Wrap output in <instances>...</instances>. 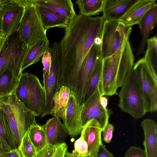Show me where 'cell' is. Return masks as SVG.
I'll return each instance as SVG.
<instances>
[{
    "label": "cell",
    "mask_w": 157,
    "mask_h": 157,
    "mask_svg": "<svg viewBox=\"0 0 157 157\" xmlns=\"http://www.w3.org/2000/svg\"><path fill=\"white\" fill-rule=\"evenodd\" d=\"M105 20L102 16L93 17L80 14L69 20L63 37L59 42L60 88L66 86L75 95L83 61L96 39L101 37Z\"/></svg>",
    "instance_id": "cell-1"
},
{
    "label": "cell",
    "mask_w": 157,
    "mask_h": 157,
    "mask_svg": "<svg viewBox=\"0 0 157 157\" xmlns=\"http://www.w3.org/2000/svg\"><path fill=\"white\" fill-rule=\"evenodd\" d=\"M129 36L125 40L121 49L102 59V73L98 87L101 96L117 94V89L122 85L133 67L134 57Z\"/></svg>",
    "instance_id": "cell-2"
},
{
    "label": "cell",
    "mask_w": 157,
    "mask_h": 157,
    "mask_svg": "<svg viewBox=\"0 0 157 157\" xmlns=\"http://www.w3.org/2000/svg\"><path fill=\"white\" fill-rule=\"evenodd\" d=\"M3 100L4 111L7 116L16 147L17 148L25 135L31 126L37 124L36 116L14 95Z\"/></svg>",
    "instance_id": "cell-3"
},
{
    "label": "cell",
    "mask_w": 157,
    "mask_h": 157,
    "mask_svg": "<svg viewBox=\"0 0 157 157\" xmlns=\"http://www.w3.org/2000/svg\"><path fill=\"white\" fill-rule=\"evenodd\" d=\"M14 95L36 116H41L44 108L46 97L44 89L35 75L22 73Z\"/></svg>",
    "instance_id": "cell-4"
},
{
    "label": "cell",
    "mask_w": 157,
    "mask_h": 157,
    "mask_svg": "<svg viewBox=\"0 0 157 157\" xmlns=\"http://www.w3.org/2000/svg\"><path fill=\"white\" fill-rule=\"evenodd\" d=\"M118 94V106L122 111L136 119L142 117L147 112L133 67L128 74Z\"/></svg>",
    "instance_id": "cell-5"
},
{
    "label": "cell",
    "mask_w": 157,
    "mask_h": 157,
    "mask_svg": "<svg viewBox=\"0 0 157 157\" xmlns=\"http://www.w3.org/2000/svg\"><path fill=\"white\" fill-rule=\"evenodd\" d=\"M29 49L24 44L17 31L8 36L0 53V76L9 70L19 78L22 73V64Z\"/></svg>",
    "instance_id": "cell-6"
},
{
    "label": "cell",
    "mask_w": 157,
    "mask_h": 157,
    "mask_svg": "<svg viewBox=\"0 0 157 157\" xmlns=\"http://www.w3.org/2000/svg\"><path fill=\"white\" fill-rule=\"evenodd\" d=\"M17 31L24 44L29 48L48 39L35 4L31 2L25 8Z\"/></svg>",
    "instance_id": "cell-7"
},
{
    "label": "cell",
    "mask_w": 157,
    "mask_h": 157,
    "mask_svg": "<svg viewBox=\"0 0 157 157\" xmlns=\"http://www.w3.org/2000/svg\"><path fill=\"white\" fill-rule=\"evenodd\" d=\"M132 27H128L117 20H105L101 37L100 56L102 59L121 49Z\"/></svg>",
    "instance_id": "cell-8"
},
{
    "label": "cell",
    "mask_w": 157,
    "mask_h": 157,
    "mask_svg": "<svg viewBox=\"0 0 157 157\" xmlns=\"http://www.w3.org/2000/svg\"><path fill=\"white\" fill-rule=\"evenodd\" d=\"M51 48V63L50 72L49 74H43L46 102L41 118L51 115L53 106L54 96L60 89L61 57L59 42H54Z\"/></svg>",
    "instance_id": "cell-9"
},
{
    "label": "cell",
    "mask_w": 157,
    "mask_h": 157,
    "mask_svg": "<svg viewBox=\"0 0 157 157\" xmlns=\"http://www.w3.org/2000/svg\"><path fill=\"white\" fill-rule=\"evenodd\" d=\"M140 90L145 104L147 112L157 110V80L148 68L143 58L133 66Z\"/></svg>",
    "instance_id": "cell-10"
},
{
    "label": "cell",
    "mask_w": 157,
    "mask_h": 157,
    "mask_svg": "<svg viewBox=\"0 0 157 157\" xmlns=\"http://www.w3.org/2000/svg\"><path fill=\"white\" fill-rule=\"evenodd\" d=\"M29 0H9L0 10V33L6 38L17 31Z\"/></svg>",
    "instance_id": "cell-11"
},
{
    "label": "cell",
    "mask_w": 157,
    "mask_h": 157,
    "mask_svg": "<svg viewBox=\"0 0 157 157\" xmlns=\"http://www.w3.org/2000/svg\"><path fill=\"white\" fill-rule=\"evenodd\" d=\"M101 95L98 88L90 97L81 106L80 120L83 127L89 121L95 120L102 130L108 123L109 113L101 105Z\"/></svg>",
    "instance_id": "cell-12"
},
{
    "label": "cell",
    "mask_w": 157,
    "mask_h": 157,
    "mask_svg": "<svg viewBox=\"0 0 157 157\" xmlns=\"http://www.w3.org/2000/svg\"><path fill=\"white\" fill-rule=\"evenodd\" d=\"M101 39H96L82 63L80 71L78 87L75 95L78 104L83 103L88 82L96 62L100 55Z\"/></svg>",
    "instance_id": "cell-13"
},
{
    "label": "cell",
    "mask_w": 157,
    "mask_h": 157,
    "mask_svg": "<svg viewBox=\"0 0 157 157\" xmlns=\"http://www.w3.org/2000/svg\"><path fill=\"white\" fill-rule=\"evenodd\" d=\"M81 106L74 94L70 92L63 124L69 135L72 137L79 135L82 130L80 120Z\"/></svg>",
    "instance_id": "cell-14"
},
{
    "label": "cell",
    "mask_w": 157,
    "mask_h": 157,
    "mask_svg": "<svg viewBox=\"0 0 157 157\" xmlns=\"http://www.w3.org/2000/svg\"><path fill=\"white\" fill-rule=\"evenodd\" d=\"M156 5L155 0H137L118 21L128 27L138 24L145 14Z\"/></svg>",
    "instance_id": "cell-15"
},
{
    "label": "cell",
    "mask_w": 157,
    "mask_h": 157,
    "mask_svg": "<svg viewBox=\"0 0 157 157\" xmlns=\"http://www.w3.org/2000/svg\"><path fill=\"white\" fill-rule=\"evenodd\" d=\"M102 130L98 123L94 119L88 121L83 127L81 133L88 145V156L97 157L100 146L102 144Z\"/></svg>",
    "instance_id": "cell-16"
},
{
    "label": "cell",
    "mask_w": 157,
    "mask_h": 157,
    "mask_svg": "<svg viewBox=\"0 0 157 157\" xmlns=\"http://www.w3.org/2000/svg\"><path fill=\"white\" fill-rule=\"evenodd\" d=\"M46 137L47 145L56 146L64 142L69 135L60 118L55 116L47 121L42 126Z\"/></svg>",
    "instance_id": "cell-17"
},
{
    "label": "cell",
    "mask_w": 157,
    "mask_h": 157,
    "mask_svg": "<svg viewBox=\"0 0 157 157\" xmlns=\"http://www.w3.org/2000/svg\"><path fill=\"white\" fill-rule=\"evenodd\" d=\"M137 0H104L102 16L105 20H117Z\"/></svg>",
    "instance_id": "cell-18"
},
{
    "label": "cell",
    "mask_w": 157,
    "mask_h": 157,
    "mask_svg": "<svg viewBox=\"0 0 157 157\" xmlns=\"http://www.w3.org/2000/svg\"><path fill=\"white\" fill-rule=\"evenodd\" d=\"M141 126L144 136L143 145L146 157H157V125L154 120L145 119Z\"/></svg>",
    "instance_id": "cell-19"
},
{
    "label": "cell",
    "mask_w": 157,
    "mask_h": 157,
    "mask_svg": "<svg viewBox=\"0 0 157 157\" xmlns=\"http://www.w3.org/2000/svg\"><path fill=\"white\" fill-rule=\"evenodd\" d=\"M157 23V5L149 11L138 24L142 38L137 53L138 56L145 52L147 40Z\"/></svg>",
    "instance_id": "cell-20"
},
{
    "label": "cell",
    "mask_w": 157,
    "mask_h": 157,
    "mask_svg": "<svg viewBox=\"0 0 157 157\" xmlns=\"http://www.w3.org/2000/svg\"><path fill=\"white\" fill-rule=\"evenodd\" d=\"M34 4L45 7L68 19L76 14L71 0H30Z\"/></svg>",
    "instance_id": "cell-21"
},
{
    "label": "cell",
    "mask_w": 157,
    "mask_h": 157,
    "mask_svg": "<svg viewBox=\"0 0 157 157\" xmlns=\"http://www.w3.org/2000/svg\"><path fill=\"white\" fill-rule=\"evenodd\" d=\"M35 5L45 31L52 28L59 27L65 29L67 27L69 19L45 7Z\"/></svg>",
    "instance_id": "cell-22"
},
{
    "label": "cell",
    "mask_w": 157,
    "mask_h": 157,
    "mask_svg": "<svg viewBox=\"0 0 157 157\" xmlns=\"http://www.w3.org/2000/svg\"><path fill=\"white\" fill-rule=\"evenodd\" d=\"M51 51L48 39L38 42L29 48L22 64L21 72L28 67L38 62L45 53Z\"/></svg>",
    "instance_id": "cell-23"
},
{
    "label": "cell",
    "mask_w": 157,
    "mask_h": 157,
    "mask_svg": "<svg viewBox=\"0 0 157 157\" xmlns=\"http://www.w3.org/2000/svg\"><path fill=\"white\" fill-rule=\"evenodd\" d=\"M70 94V88L65 86H61L54 95L53 106L51 115L57 116L63 120L65 115Z\"/></svg>",
    "instance_id": "cell-24"
},
{
    "label": "cell",
    "mask_w": 157,
    "mask_h": 157,
    "mask_svg": "<svg viewBox=\"0 0 157 157\" xmlns=\"http://www.w3.org/2000/svg\"><path fill=\"white\" fill-rule=\"evenodd\" d=\"M19 80L10 70L3 73L0 76V98L4 99L14 95Z\"/></svg>",
    "instance_id": "cell-25"
},
{
    "label": "cell",
    "mask_w": 157,
    "mask_h": 157,
    "mask_svg": "<svg viewBox=\"0 0 157 157\" xmlns=\"http://www.w3.org/2000/svg\"><path fill=\"white\" fill-rule=\"evenodd\" d=\"M147 47L143 58L148 68L157 80V39L156 36L149 38L147 41Z\"/></svg>",
    "instance_id": "cell-26"
},
{
    "label": "cell",
    "mask_w": 157,
    "mask_h": 157,
    "mask_svg": "<svg viewBox=\"0 0 157 157\" xmlns=\"http://www.w3.org/2000/svg\"><path fill=\"white\" fill-rule=\"evenodd\" d=\"M102 66V59L100 55L97 59L91 73L85 92L83 103L98 88L101 75Z\"/></svg>",
    "instance_id": "cell-27"
},
{
    "label": "cell",
    "mask_w": 157,
    "mask_h": 157,
    "mask_svg": "<svg viewBox=\"0 0 157 157\" xmlns=\"http://www.w3.org/2000/svg\"><path fill=\"white\" fill-rule=\"evenodd\" d=\"M104 0H77L79 14L92 17L102 12Z\"/></svg>",
    "instance_id": "cell-28"
},
{
    "label": "cell",
    "mask_w": 157,
    "mask_h": 157,
    "mask_svg": "<svg viewBox=\"0 0 157 157\" xmlns=\"http://www.w3.org/2000/svg\"><path fill=\"white\" fill-rule=\"evenodd\" d=\"M27 133L37 153L42 151L47 146L46 136L42 126L37 123L34 124L31 126Z\"/></svg>",
    "instance_id": "cell-29"
},
{
    "label": "cell",
    "mask_w": 157,
    "mask_h": 157,
    "mask_svg": "<svg viewBox=\"0 0 157 157\" xmlns=\"http://www.w3.org/2000/svg\"><path fill=\"white\" fill-rule=\"evenodd\" d=\"M0 139L6 143L12 150L17 149L8 121L4 112L0 120Z\"/></svg>",
    "instance_id": "cell-30"
},
{
    "label": "cell",
    "mask_w": 157,
    "mask_h": 157,
    "mask_svg": "<svg viewBox=\"0 0 157 157\" xmlns=\"http://www.w3.org/2000/svg\"><path fill=\"white\" fill-rule=\"evenodd\" d=\"M17 148L23 157H35L37 153L29 137L27 132L22 138L20 145Z\"/></svg>",
    "instance_id": "cell-31"
},
{
    "label": "cell",
    "mask_w": 157,
    "mask_h": 157,
    "mask_svg": "<svg viewBox=\"0 0 157 157\" xmlns=\"http://www.w3.org/2000/svg\"><path fill=\"white\" fill-rule=\"evenodd\" d=\"M124 157H146L145 151L141 148L133 146L126 151Z\"/></svg>",
    "instance_id": "cell-32"
},
{
    "label": "cell",
    "mask_w": 157,
    "mask_h": 157,
    "mask_svg": "<svg viewBox=\"0 0 157 157\" xmlns=\"http://www.w3.org/2000/svg\"><path fill=\"white\" fill-rule=\"evenodd\" d=\"M41 62L43 66V74H49L51 63V51L45 53L42 57Z\"/></svg>",
    "instance_id": "cell-33"
},
{
    "label": "cell",
    "mask_w": 157,
    "mask_h": 157,
    "mask_svg": "<svg viewBox=\"0 0 157 157\" xmlns=\"http://www.w3.org/2000/svg\"><path fill=\"white\" fill-rule=\"evenodd\" d=\"M114 130L113 126L109 123L102 130L103 139L105 142L109 143L111 142L113 138Z\"/></svg>",
    "instance_id": "cell-34"
},
{
    "label": "cell",
    "mask_w": 157,
    "mask_h": 157,
    "mask_svg": "<svg viewBox=\"0 0 157 157\" xmlns=\"http://www.w3.org/2000/svg\"><path fill=\"white\" fill-rule=\"evenodd\" d=\"M58 145H47L43 149L37 153L35 157H52Z\"/></svg>",
    "instance_id": "cell-35"
},
{
    "label": "cell",
    "mask_w": 157,
    "mask_h": 157,
    "mask_svg": "<svg viewBox=\"0 0 157 157\" xmlns=\"http://www.w3.org/2000/svg\"><path fill=\"white\" fill-rule=\"evenodd\" d=\"M67 147L65 143L58 145L52 157H63L67 151Z\"/></svg>",
    "instance_id": "cell-36"
},
{
    "label": "cell",
    "mask_w": 157,
    "mask_h": 157,
    "mask_svg": "<svg viewBox=\"0 0 157 157\" xmlns=\"http://www.w3.org/2000/svg\"><path fill=\"white\" fill-rule=\"evenodd\" d=\"M78 155L81 156L87 157L88 155V146L85 140L83 139L78 148Z\"/></svg>",
    "instance_id": "cell-37"
},
{
    "label": "cell",
    "mask_w": 157,
    "mask_h": 157,
    "mask_svg": "<svg viewBox=\"0 0 157 157\" xmlns=\"http://www.w3.org/2000/svg\"><path fill=\"white\" fill-rule=\"evenodd\" d=\"M97 157H114L113 154L110 152L102 144L100 146Z\"/></svg>",
    "instance_id": "cell-38"
},
{
    "label": "cell",
    "mask_w": 157,
    "mask_h": 157,
    "mask_svg": "<svg viewBox=\"0 0 157 157\" xmlns=\"http://www.w3.org/2000/svg\"><path fill=\"white\" fill-rule=\"evenodd\" d=\"M0 157H23L18 148L13 149L9 152L6 153Z\"/></svg>",
    "instance_id": "cell-39"
},
{
    "label": "cell",
    "mask_w": 157,
    "mask_h": 157,
    "mask_svg": "<svg viewBox=\"0 0 157 157\" xmlns=\"http://www.w3.org/2000/svg\"><path fill=\"white\" fill-rule=\"evenodd\" d=\"M12 149L4 141L0 139V156Z\"/></svg>",
    "instance_id": "cell-40"
},
{
    "label": "cell",
    "mask_w": 157,
    "mask_h": 157,
    "mask_svg": "<svg viewBox=\"0 0 157 157\" xmlns=\"http://www.w3.org/2000/svg\"><path fill=\"white\" fill-rule=\"evenodd\" d=\"M81 136L75 142L74 144V149L72 151V153L74 154H78V151L79 147L84 139L83 135L82 133H81Z\"/></svg>",
    "instance_id": "cell-41"
},
{
    "label": "cell",
    "mask_w": 157,
    "mask_h": 157,
    "mask_svg": "<svg viewBox=\"0 0 157 157\" xmlns=\"http://www.w3.org/2000/svg\"><path fill=\"white\" fill-rule=\"evenodd\" d=\"M100 101L102 106L105 108H106L108 104V98L105 96H101Z\"/></svg>",
    "instance_id": "cell-42"
},
{
    "label": "cell",
    "mask_w": 157,
    "mask_h": 157,
    "mask_svg": "<svg viewBox=\"0 0 157 157\" xmlns=\"http://www.w3.org/2000/svg\"><path fill=\"white\" fill-rule=\"evenodd\" d=\"M5 102L3 99L0 98V120L1 119L4 113L3 107Z\"/></svg>",
    "instance_id": "cell-43"
},
{
    "label": "cell",
    "mask_w": 157,
    "mask_h": 157,
    "mask_svg": "<svg viewBox=\"0 0 157 157\" xmlns=\"http://www.w3.org/2000/svg\"><path fill=\"white\" fill-rule=\"evenodd\" d=\"M6 38L0 33V53Z\"/></svg>",
    "instance_id": "cell-44"
},
{
    "label": "cell",
    "mask_w": 157,
    "mask_h": 157,
    "mask_svg": "<svg viewBox=\"0 0 157 157\" xmlns=\"http://www.w3.org/2000/svg\"><path fill=\"white\" fill-rule=\"evenodd\" d=\"M63 157H84L79 156L78 154H74L72 153H70L67 151L66 152Z\"/></svg>",
    "instance_id": "cell-45"
},
{
    "label": "cell",
    "mask_w": 157,
    "mask_h": 157,
    "mask_svg": "<svg viewBox=\"0 0 157 157\" xmlns=\"http://www.w3.org/2000/svg\"><path fill=\"white\" fill-rule=\"evenodd\" d=\"M9 0H0V10L2 8L5 4Z\"/></svg>",
    "instance_id": "cell-46"
}]
</instances>
